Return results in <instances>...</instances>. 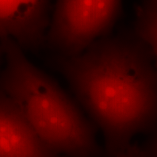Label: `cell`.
Segmentation results:
<instances>
[{
    "label": "cell",
    "mask_w": 157,
    "mask_h": 157,
    "mask_svg": "<svg viewBox=\"0 0 157 157\" xmlns=\"http://www.w3.org/2000/svg\"><path fill=\"white\" fill-rule=\"evenodd\" d=\"M0 157H65L49 148L0 90Z\"/></svg>",
    "instance_id": "obj_5"
},
{
    "label": "cell",
    "mask_w": 157,
    "mask_h": 157,
    "mask_svg": "<svg viewBox=\"0 0 157 157\" xmlns=\"http://www.w3.org/2000/svg\"><path fill=\"white\" fill-rule=\"evenodd\" d=\"M4 60V55H3V52L2 48H0V66H1V63L2 62V60Z\"/></svg>",
    "instance_id": "obj_8"
},
{
    "label": "cell",
    "mask_w": 157,
    "mask_h": 157,
    "mask_svg": "<svg viewBox=\"0 0 157 157\" xmlns=\"http://www.w3.org/2000/svg\"><path fill=\"white\" fill-rule=\"evenodd\" d=\"M51 13L52 0H0V39H13L23 50H39Z\"/></svg>",
    "instance_id": "obj_4"
},
{
    "label": "cell",
    "mask_w": 157,
    "mask_h": 157,
    "mask_svg": "<svg viewBox=\"0 0 157 157\" xmlns=\"http://www.w3.org/2000/svg\"><path fill=\"white\" fill-rule=\"evenodd\" d=\"M156 58L132 31H124L96 39L77 55L50 59L101 129L109 157L156 128Z\"/></svg>",
    "instance_id": "obj_1"
},
{
    "label": "cell",
    "mask_w": 157,
    "mask_h": 157,
    "mask_svg": "<svg viewBox=\"0 0 157 157\" xmlns=\"http://www.w3.org/2000/svg\"><path fill=\"white\" fill-rule=\"evenodd\" d=\"M123 0H56L45 44L74 56L96 39L111 35L122 16Z\"/></svg>",
    "instance_id": "obj_3"
},
{
    "label": "cell",
    "mask_w": 157,
    "mask_h": 157,
    "mask_svg": "<svg viewBox=\"0 0 157 157\" xmlns=\"http://www.w3.org/2000/svg\"><path fill=\"white\" fill-rule=\"evenodd\" d=\"M116 157H151L144 148H140L130 145L124 151L121 153Z\"/></svg>",
    "instance_id": "obj_7"
},
{
    "label": "cell",
    "mask_w": 157,
    "mask_h": 157,
    "mask_svg": "<svg viewBox=\"0 0 157 157\" xmlns=\"http://www.w3.org/2000/svg\"><path fill=\"white\" fill-rule=\"evenodd\" d=\"M5 65L0 90L14 103L39 138L65 157H96L95 129L53 78L34 66L20 45L0 39Z\"/></svg>",
    "instance_id": "obj_2"
},
{
    "label": "cell",
    "mask_w": 157,
    "mask_h": 157,
    "mask_svg": "<svg viewBox=\"0 0 157 157\" xmlns=\"http://www.w3.org/2000/svg\"><path fill=\"white\" fill-rule=\"evenodd\" d=\"M131 31L156 58L157 0H140L135 7V21Z\"/></svg>",
    "instance_id": "obj_6"
}]
</instances>
